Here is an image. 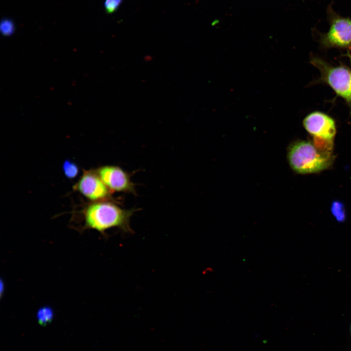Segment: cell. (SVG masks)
<instances>
[{"label":"cell","instance_id":"cell-1","mask_svg":"<svg viewBox=\"0 0 351 351\" xmlns=\"http://www.w3.org/2000/svg\"><path fill=\"white\" fill-rule=\"evenodd\" d=\"M136 210L124 209L105 200L90 204L84 213V227L95 230L106 235V231L117 228L125 233H133L130 221Z\"/></svg>","mask_w":351,"mask_h":351},{"label":"cell","instance_id":"cell-10","mask_svg":"<svg viewBox=\"0 0 351 351\" xmlns=\"http://www.w3.org/2000/svg\"><path fill=\"white\" fill-rule=\"evenodd\" d=\"M331 210L332 214L339 222H343L346 219V212L344 204L339 201L332 203Z\"/></svg>","mask_w":351,"mask_h":351},{"label":"cell","instance_id":"cell-9","mask_svg":"<svg viewBox=\"0 0 351 351\" xmlns=\"http://www.w3.org/2000/svg\"><path fill=\"white\" fill-rule=\"evenodd\" d=\"M16 29L15 23L9 17H3L0 21V31L2 36L9 37L12 35Z\"/></svg>","mask_w":351,"mask_h":351},{"label":"cell","instance_id":"cell-6","mask_svg":"<svg viewBox=\"0 0 351 351\" xmlns=\"http://www.w3.org/2000/svg\"><path fill=\"white\" fill-rule=\"evenodd\" d=\"M97 173L110 191L136 194L135 184L121 168L104 166L99 168Z\"/></svg>","mask_w":351,"mask_h":351},{"label":"cell","instance_id":"cell-3","mask_svg":"<svg viewBox=\"0 0 351 351\" xmlns=\"http://www.w3.org/2000/svg\"><path fill=\"white\" fill-rule=\"evenodd\" d=\"M310 62L320 72V77L318 81L329 86L351 108L350 70L344 65H332L316 56H312Z\"/></svg>","mask_w":351,"mask_h":351},{"label":"cell","instance_id":"cell-11","mask_svg":"<svg viewBox=\"0 0 351 351\" xmlns=\"http://www.w3.org/2000/svg\"><path fill=\"white\" fill-rule=\"evenodd\" d=\"M62 169L65 176L69 179L76 177L79 172L78 166L74 162L68 159L64 162Z\"/></svg>","mask_w":351,"mask_h":351},{"label":"cell","instance_id":"cell-12","mask_svg":"<svg viewBox=\"0 0 351 351\" xmlns=\"http://www.w3.org/2000/svg\"><path fill=\"white\" fill-rule=\"evenodd\" d=\"M124 0H104L103 8L105 13L111 15L117 12Z\"/></svg>","mask_w":351,"mask_h":351},{"label":"cell","instance_id":"cell-13","mask_svg":"<svg viewBox=\"0 0 351 351\" xmlns=\"http://www.w3.org/2000/svg\"><path fill=\"white\" fill-rule=\"evenodd\" d=\"M347 56L348 57V58H349V59H350V60L351 65V54L349 52H348V53L347 54Z\"/></svg>","mask_w":351,"mask_h":351},{"label":"cell","instance_id":"cell-5","mask_svg":"<svg viewBox=\"0 0 351 351\" xmlns=\"http://www.w3.org/2000/svg\"><path fill=\"white\" fill-rule=\"evenodd\" d=\"M303 125L313 138L333 141L336 129L334 120L328 115L314 111L308 114L303 121Z\"/></svg>","mask_w":351,"mask_h":351},{"label":"cell","instance_id":"cell-7","mask_svg":"<svg viewBox=\"0 0 351 351\" xmlns=\"http://www.w3.org/2000/svg\"><path fill=\"white\" fill-rule=\"evenodd\" d=\"M82 195L93 201H103L111 197V192L98 175L85 172L75 186Z\"/></svg>","mask_w":351,"mask_h":351},{"label":"cell","instance_id":"cell-2","mask_svg":"<svg viewBox=\"0 0 351 351\" xmlns=\"http://www.w3.org/2000/svg\"><path fill=\"white\" fill-rule=\"evenodd\" d=\"M287 157L291 168L301 174L321 172L329 168L333 160L332 153L321 151L312 142L306 140L291 144Z\"/></svg>","mask_w":351,"mask_h":351},{"label":"cell","instance_id":"cell-4","mask_svg":"<svg viewBox=\"0 0 351 351\" xmlns=\"http://www.w3.org/2000/svg\"><path fill=\"white\" fill-rule=\"evenodd\" d=\"M330 28L319 35V43L324 49L338 48L351 50V18L337 14L330 4L327 9Z\"/></svg>","mask_w":351,"mask_h":351},{"label":"cell","instance_id":"cell-8","mask_svg":"<svg viewBox=\"0 0 351 351\" xmlns=\"http://www.w3.org/2000/svg\"><path fill=\"white\" fill-rule=\"evenodd\" d=\"M54 317V311L51 307L48 306H44L39 308L36 314L38 323L42 326H45L50 323Z\"/></svg>","mask_w":351,"mask_h":351}]
</instances>
